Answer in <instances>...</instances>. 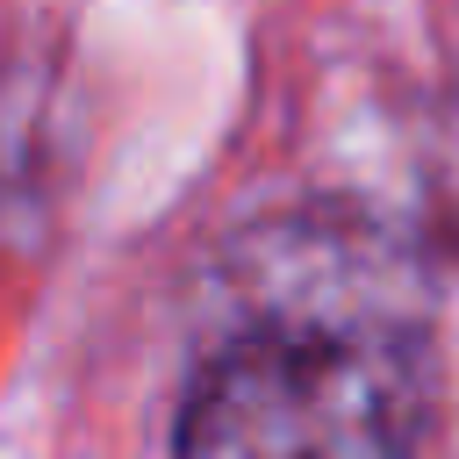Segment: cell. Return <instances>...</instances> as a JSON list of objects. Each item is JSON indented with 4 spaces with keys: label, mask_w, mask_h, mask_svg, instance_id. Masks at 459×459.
I'll use <instances>...</instances> for the list:
<instances>
[{
    "label": "cell",
    "mask_w": 459,
    "mask_h": 459,
    "mask_svg": "<svg viewBox=\"0 0 459 459\" xmlns=\"http://www.w3.org/2000/svg\"><path fill=\"white\" fill-rule=\"evenodd\" d=\"M423 387L409 316L280 294L201 359L172 459H416Z\"/></svg>",
    "instance_id": "6da1fadb"
}]
</instances>
